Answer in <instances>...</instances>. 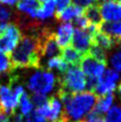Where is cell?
I'll use <instances>...</instances> for the list:
<instances>
[{
    "instance_id": "obj_24",
    "label": "cell",
    "mask_w": 121,
    "mask_h": 122,
    "mask_svg": "<svg viewBox=\"0 0 121 122\" xmlns=\"http://www.w3.org/2000/svg\"><path fill=\"white\" fill-rule=\"evenodd\" d=\"M14 69L12 67L9 56L0 51V75L5 73H10Z\"/></svg>"
},
{
    "instance_id": "obj_6",
    "label": "cell",
    "mask_w": 121,
    "mask_h": 122,
    "mask_svg": "<svg viewBox=\"0 0 121 122\" xmlns=\"http://www.w3.org/2000/svg\"><path fill=\"white\" fill-rule=\"evenodd\" d=\"M21 38V31L17 24L0 23V51L10 54L18 45Z\"/></svg>"
},
{
    "instance_id": "obj_36",
    "label": "cell",
    "mask_w": 121,
    "mask_h": 122,
    "mask_svg": "<svg viewBox=\"0 0 121 122\" xmlns=\"http://www.w3.org/2000/svg\"><path fill=\"white\" fill-rule=\"evenodd\" d=\"M37 1H38V2H45V0H37Z\"/></svg>"
},
{
    "instance_id": "obj_38",
    "label": "cell",
    "mask_w": 121,
    "mask_h": 122,
    "mask_svg": "<svg viewBox=\"0 0 121 122\" xmlns=\"http://www.w3.org/2000/svg\"><path fill=\"white\" fill-rule=\"evenodd\" d=\"M119 43H120V46H121V40H120V41H119Z\"/></svg>"
},
{
    "instance_id": "obj_14",
    "label": "cell",
    "mask_w": 121,
    "mask_h": 122,
    "mask_svg": "<svg viewBox=\"0 0 121 122\" xmlns=\"http://www.w3.org/2000/svg\"><path fill=\"white\" fill-rule=\"evenodd\" d=\"M83 13H84V9L75 5H69L64 10L60 12H55V19H58L59 21L67 22V21L76 19L77 17L83 15Z\"/></svg>"
},
{
    "instance_id": "obj_7",
    "label": "cell",
    "mask_w": 121,
    "mask_h": 122,
    "mask_svg": "<svg viewBox=\"0 0 121 122\" xmlns=\"http://www.w3.org/2000/svg\"><path fill=\"white\" fill-rule=\"evenodd\" d=\"M119 80L120 74L118 72H116L112 69H107L98 79L93 93L96 94L98 97L104 96L109 93H113Z\"/></svg>"
},
{
    "instance_id": "obj_11",
    "label": "cell",
    "mask_w": 121,
    "mask_h": 122,
    "mask_svg": "<svg viewBox=\"0 0 121 122\" xmlns=\"http://www.w3.org/2000/svg\"><path fill=\"white\" fill-rule=\"evenodd\" d=\"M73 47L82 55H87L89 49L92 46V34L87 29L76 28L72 38Z\"/></svg>"
},
{
    "instance_id": "obj_12",
    "label": "cell",
    "mask_w": 121,
    "mask_h": 122,
    "mask_svg": "<svg viewBox=\"0 0 121 122\" xmlns=\"http://www.w3.org/2000/svg\"><path fill=\"white\" fill-rule=\"evenodd\" d=\"M74 26L70 22H65L60 24L55 32V38L60 49H65L70 46L74 36Z\"/></svg>"
},
{
    "instance_id": "obj_10",
    "label": "cell",
    "mask_w": 121,
    "mask_h": 122,
    "mask_svg": "<svg viewBox=\"0 0 121 122\" xmlns=\"http://www.w3.org/2000/svg\"><path fill=\"white\" fill-rule=\"evenodd\" d=\"M102 19L106 22H115L121 20V4L114 0H107L99 5Z\"/></svg>"
},
{
    "instance_id": "obj_32",
    "label": "cell",
    "mask_w": 121,
    "mask_h": 122,
    "mask_svg": "<svg viewBox=\"0 0 121 122\" xmlns=\"http://www.w3.org/2000/svg\"><path fill=\"white\" fill-rule=\"evenodd\" d=\"M71 3V0H55V4L57 6V12H60L67 8Z\"/></svg>"
},
{
    "instance_id": "obj_28",
    "label": "cell",
    "mask_w": 121,
    "mask_h": 122,
    "mask_svg": "<svg viewBox=\"0 0 121 122\" xmlns=\"http://www.w3.org/2000/svg\"><path fill=\"white\" fill-rule=\"evenodd\" d=\"M26 122H49L42 115L37 113L35 110L26 116Z\"/></svg>"
},
{
    "instance_id": "obj_3",
    "label": "cell",
    "mask_w": 121,
    "mask_h": 122,
    "mask_svg": "<svg viewBox=\"0 0 121 122\" xmlns=\"http://www.w3.org/2000/svg\"><path fill=\"white\" fill-rule=\"evenodd\" d=\"M17 76H9L7 84L0 85V108L6 115L15 114L19 99L25 90L18 84Z\"/></svg>"
},
{
    "instance_id": "obj_37",
    "label": "cell",
    "mask_w": 121,
    "mask_h": 122,
    "mask_svg": "<svg viewBox=\"0 0 121 122\" xmlns=\"http://www.w3.org/2000/svg\"><path fill=\"white\" fill-rule=\"evenodd\" d=\"M117 2H118V3H120V4H121V0H117Z\"/></svg>"
},
{
    "instance_id": "obj_26",
    "label": "cell",
    "mask_w": 121,
    "mask_h": 122,
    "mask_svg": "<svg viewBox=\"0 0 121 122\" xmlns=\"http://www.w3.org/2000/svg\"><path fill=\"white\" fill-rule=\"evenodd\" d=\"M110 64L114 71L121 73V51H116L110 56Z\"/></svg>"
},
{
    "instance_id": "obj_18",
    "label": "cell",
    "mask_w": 121,
    "mask_h": 122,
    "mask_svg": "<svg viewBox=\"0 0 121 122\" xmlns=\"http://www.w3.org/2000/svg\"><path fill=\"white\" fill-rule=\"evenodd\" d=\"M114 101V94L109 93L104 96H100L97 98L96 104L92 111L97 113L99 115H102L103 113H106L109 109L112 107V104Z\"/></svg>"
},
{
    "instance_id": "obj_13",
    "label": "cell",
    "mask_w": 121,
    "mask_h": 122,
    "mask_svg": "<svg viewBox=\"0 0 121 122\" xmlns=\"http://www.w3.org/2000/svg\"><path fill=\"white\" fill-rule=\"evenodd\" d=\"M99 30L109 36L116 42H119L121 40V21L115 22H102L99 26Z\"/></svg>"
},
{
    "instance_id": "obj_9",
    "label": "cell",
    "mask_w": 121,
    "mask_h": 122,
    "mask_svg": "<svg viewBox=\"0 0 121 122\" xmlns=\"http://www.w3.org/2000/svg\"><path fill=\"white\" fill-rule=\"evenodd\" d=\"M80 68L83 71L86 80L98 81L106 70V63L95 60L89 55H85L80 63Z\"/></svg>"
},
{
    "instance_id": "obj_29",
    "label": "cell",
    "mask_w": 121,
    "mask_h": 122,
    "mask_svg": "<svg viewBox=\"0 0 121 122\" xmlns=\"http://www.w3.org/2000/svg\"><path fill=\"white\" fill-rule=\"evenodd\" d=\"M71 1L73 2V5L80 7L82 9H86L93 4H96L98 0H71Z\"/></svg>"
},
{
    "instance_id": "obj_39",
    "label": "cell",
    "mask_w": 121,
    "mask_h": 122,
    "mask_svg": "<svg viewBox=\"0 0 121 122\" xmlns=\"http://www.w3.org/2000/svg\"><path fill=\"white\" fill-rule=\"evenodd\" d=\"M0 112H2V111H1V108H0Z\"/></svg>"
},
{
    "instance_id": "obj_8",
    "label": "cell",
    "mask_w": 121,
    "mask_h": 122,
    "mask_svg": "<svg viewBox=\"0 0 121 122\" xmlns=\"http://www.w3.org/2000/svg\"><path fill=\"white\" fill-rule=\"evenodd\" d=\"M37 113H40L50 122H63V108L62 102L57 95H53L47 99V102L35 109Z\"/></svg>"
},
{
    "instance_id": "obj_23",
    "label": "cell",
    "mask_w": 121,
    "mask_h": 122,
    "mask_svg": "<svg viewBox=\"0 0 121 122\" xmlns=\"http://www.w3.org/2000/svg\"><path fill=\"white\" fill-rule=\"evenodd\" d=\"M105 122H121V106L114 105L106 112Z\"/></svg>"
},
{
    "instance_id": "obj_34",
    "label": "cell",
    "mask_w": 121,
    "mask_h": 122,
    "mask_svg": "<svg viewBox=\"0 0 121 122\" xmlns=\"http://www.w3.org/2000/svg\"><path fill=\"white\" fill-rule=\"evenodd\" d=\"M0 122H10L8 115L4 114L3 112H0Z\"/></svg>"
},
{
    "instance_id": "obj_16",
    "label": "cell",
    "mask_w": 121,
    "mask_h": 122,
    "mask_svg": "<svg viewBox=\"0 0 121 122\" xmlns=\"http://www.w3.org/2000/svg\"><path fill=\"white\" fill-rule=\"evenodd\" d=\"M84 56L85 55H82L71 46L65 47V49H63V51H60V58L68 65H72V66H78V65H80Z\"/></svg>"
},
{
    "instance_id": "obj_35",
    "label": "cell",
    "mask_w": 121,
    "mask_h": 122,
    "mask_svg": "<svg viewBox=\"0 0 121 122\" xmlns=\"http://www.w3.org/2000/svg\"><path fill=\"white\" fill-rule=\"evenodd\" d=\"M118 93H119V95H120V97H121V82H120V84L118 85Z\"/></svg>"
},
{
    "instance_id": "obj_5",
    "label": "cell",
    "mask_w": 121,
    "mask_h": 122,
    "mask_svg": "<svg viewBox=\"0 0 121 122\" xmlns=\"http://www.w3.org/2000/svg\"><path fill=\"white\" fill-rule=\"evenodd\" d=\"M57 84L55 76L50 71H37L29 77L27 88L32 94L46 95L50 93Z\"/></svg>"
},
{
    "instance_id": "obj_31",
    "label": "cell",
    "mask_w": 121,
    "mask_h": 122,
    "mask_svg": "<svg viewBox=\"0 0 121 122\" xmlns=\"http://www.w3.org/2000/svg\"><path fill=\"white\" fill-rule=\"evenodd\" d=\"M74 22H75V25L77 26V28H80V29H86L90 25L89 21L86 19V17L84 15L77 17L76 19H74Z\"/></svg>"
},
{
    "instance_id": "obj_17",
    "label": "cell",
    "mask_w": 121,
    "mask_h": 122,
    "mask_svg": "<svg viewBox=\"0 0 121 122\" xmlns=\"http://www.w3.org/2000/svg\"><path fill=\"white\" fill-rule=\"evenodd\" d=\"M92 45H95V46H97L106 51V50L113 49V47L117 45V42H116L114 40H112V38L109 36H107L106 33L98 30V31L92 36Z\"/></svg>"
},
{
    "instance_id": "obj_21",
    "label": "cell",
    "mask_w": 121,
    "mask_h": 122,
    "mask_svg": "<svg viewBox=\"0 0 121 122\" xmlns=\"http://www.w3.org/2000/svg\"><path fill=\"white\" fill-rule=\"evenodd\" d=\"M18 106H19V110H20V114L26 117L28 114H30L32 111H33V104L31 102V99L27 95L26 92H24L21 97L19 99V103H18Z\"/></svg>"
},
{
    "instance_id": "obj_22",
    "label": "cell",
    "mask_w": 121,
    "mask_h": 122,
    "mask_svg": "<svg viewBox=\"0 0 121 122\" xmlns=\"http://www.w3.org/2000/svg\"><path fill=\"white\" fill-rule=\"evenodd\" d=\"M68 64L60 58V56H54L50 58L46 62V69L47 70H55L60 74H64L68 69Z\"/></svg>"
},
{
    "instance_id": "obj_20",
    "label": "cell",
    "mask_w": 121,
    "mask_h": 122,
    "mask_svg": "<svg viewBox=\"0 0 121 122\" xmlns=\"http://www.w3.org/2000/svg\"><path fill=\"white\" fill-rule=\"evenodd\" d=\"M55 0H45V2H42V4H40V9L37 10L36 18L40 20L50 18L55 14Z\"/></svg>"
},
{
    "instance_id": "obj_15",
    "label": "cell",
    "mask_w": 121,
    "mask_h": 122,
    "mask_svg": "<svg viewBox=\"0 0 121 122\" xmlns=\"http://www.w3.org/2000/svg\"><path fill=\"white\" fill-rule=\"evenodd\" d=\"M16 7L19 11L27 14L31 18H36V13L40 7V3L37 0H18Z\"/></svg>"
},
{
    "instance_id": "obj_2",
    "label": "cell",
    "mask_w": 121,
    "mask_h": 122,
    "mask_svg": "<svg viewBox=\"0 0 121 122\" xmlns=\"http://www.w3.org/2000/svg\"><path fill=\"white\" fill-rule=\"evenodd\" d=\"M57 96L64 104L63 122H78L84 119L92 112L98 98V96L91 91L72 95L58 90Z\"/></svg>"
},
{
    "instance_id": "obj_33",
    "label": "cell",
    "mask_w": 121,
    "mask_h": 122,
    "mask_svg": "<svg viewBox=\"0 0 121 122\" xmlns=\"http://www.w3.org/2000/svg\"><path fill=\"white\" fill-rule=\"evenodd\" d=\"M18 0H0V3L6 4V5H14L17 3Z\"/></svg>"
},
{
    "instance_id": "obj_19",
    "label": "cell",
    "mask_w": 121,
    "mask_h": 122,
    "mask_svg": "<svg viewBox=\"0 0 121 122\" xmlns=\"http://www.w3.org/2000/svg\"><path fill=\"white\" fill-rule=\"evenodd\" d=\"M83 15L89 21V23L92 25L100 26V24L103 22L102 16L100 13V8H99V5H97V4H93V5H91L86 8V9H84Z\"/></svg>"
},
{
    "instance_id": "obj_4",
    "label": "cell",
    "mask_w": 121,
    "mask_h": 122,
    "mask_svg": "<svg viewBox=\"0 0 121 122\" xmlns=\"http://www.w3.org/2000/svg\"><path fill=\"white\" fill-rule=\"evenodd\" d=\"M86 87V77L79 66H71L59 79V90L69 94L84 92Z\"/></svg>"
},
{
    "instance_id": "obj_27",
    "label": "cell",
    "mask_w": 121,
    "mask_h": 122,
    "mask_svg": "<svg viewBox=\"0 0 121 122\" xmlns=\"http://www.w3.org/2000/svg\"><path fill=\"white\" fill-rule=\"evenodd\" d=\"M31 99V102L33 104V106H35L36 108L41 107L42 105L47 102V98L45 95H40V94H33L32 97L30 98Z\"/></svg>"
},
{
    "instance_id": "obj_25",
    "label": "cell",
    "mask_w": 121,
    "mask_h": 122,
    "mask_svg": "<svg viewBox=\"0 0 121 122\" xmlns=\"http://www.w3.org/2000/svg\"><path fill=\"white\" fill-rule=\"evenodd\" d=\"M89 56H91L92 58H94L95 60L97 61H100V62H103V63H106L107 61V54H106V51L101 49L95 45H92L91 47L88 51V54Z\"/></svg>"
},
{
    "instance_id": "obj_30",
    "label": "cell",
    "mask_w": 121,
    "mask_h": 122,
    "mask_svg": "<svg viewBox=\"0 0 121 122\" xmlns=\"http://www.w3.org/2000/svg\"><path fill=\"white\" fill-rule=\"evenodd\" d=\"M11 17V11L0 4V23H4L7 20H9Z\"/></svg>"
},
{
    "instance_id": "obj_1",
    "label": "cell",
    "mask_w": 121,
    "mask_h": 122,
    "mask_svg": "<svg viewBox=\"0 0 121 122\" xmlns=\"http://www.w3.org/2000/svg\"><path fill=\"white\" fill-rule=\"evenodd\" d=\"M41 27L34 32H28L21 36L18 45L9 56L13 69L32 68L38 69L41 66L40 53V31Z\"/></svg>"
}]
</instances>
